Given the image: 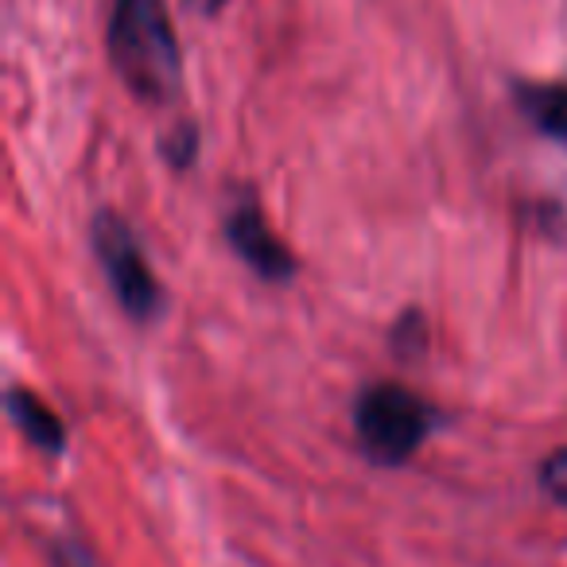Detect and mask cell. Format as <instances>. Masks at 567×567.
<instances>
[{"label": "cell", "mask_w": 567, "mask_h": 567, "mask_svg": "<svg viewBox=\"0 0 567 567\" xmlns=\"http://www.w3.org/2000/svg\"><path fill=\"white\" fill-rule=\"evenodd\" d=\"M540 486H544V494H548V497H556L559 505H567V447L544 458Z\"/></svg>", "instance_id": "7"}, {"label": "cell", "mask_w": 567, "mask_h": 567, "mask_svg": "<svg viewBox=\"0 0 567 567\" xmlns=\"http://www.w3.org/2000/svg\"><path fill=\"white\" fill-rule=\"evenodd\" d=\"M164 156L172 159L175 167H183V164H190V156H195V128L190 125H183V128H175V136H167L164 144Z\"/></svg>", "instance_id": "9"}, {"label": "cell", "mask_w": 567, "mask_h": 567, "mask_svg": "<svg viewBox=\"0 0 567 567\" xmlns=\"http://www.w3.org/2000/svg\"><path fill=\"white\" fill-rule=\"evenodd\" d=\"M435 416L416 393L401 385H370L354 404V427L362 451L381 466H401L427 440Z\"/></svg>", "instance_id": "2"}, {"label": "cell", "mask_w": 567, "mask_h": 567, "mask_svg": "<svg viewBox=\"0 0 567 567\" xmlns=\"http://www.w3.org/2000/svg\"><path fill=\"white\" fill-rule=\"evenodd\" d=\"M183 4H187L190 12H198V17H214V12H218L226 0H183Z\"/></svg>", "instance_id": "10"}, {"label": "cell", "mask_w": 567, "mask_h": 567, "mask_svg": "<svg viewBox=\"0 0 567 567\" xmlns=\"http://www.w3.org/2000/svg\"><path fill=\"white\" fill-rule=\"evenodd\" d=\"M517 105L548 141L567 148V86L564 82H520L517 86Z\"/></svg>", "instance_id": "6"}, {"label": "cell", "mask_w": 567, "mask_h": 567, "mask_svg": "<svg viewBox=\"0 0 567 567\" xmlns=\"http://www.w3.org/2000/svg\"><path fill=\"white\" fill-rule=\"evenodd\" d=\"M226 241L234 245V252L268 284H288L296 276V257L288 252V245L268 229L265 214L257 210L252 198H245L237 210H229L226 218Z\"/></svg>", "instance_id": "4"}, {"label": "cell", "mask_w": 567, "mask_h": 567, "mask_svg": "<svg viewBox=\"0 0 567 567\" xmlns=\"http://www.w3.org/2000/svg\"><path fill=\"white\" fill-rule=\"evenodd\" d=\"M393 342L401 354H420V347H424V319H420L416 311H409V316L396 323Z\"/></svg>", "instance_id": "8"}, {"label": "cell", "mask_w": 567, "mask_h": 567, "mask_svg": "<svg viewBox=\"0 0 567 567\" xmlns=\"http://www.w3.org/2000/svg\"><path fill=\"white\" fill-rule=\"evenodd\" d=\"M4 409H9V420L20 427V435H24L32 447L48 451V455H59V451L66 447L63 420H59L55 412H51L48 404H43L40 396L32 393V389L12 385L9 396H4Z\"/></svg>", "instance_id": "5"}, {"label": "cell", "mask_w": 567, "mask_h": 567, "mask_svg": "<svg viewBox=\"0 0 567 567\" xmlns=\"http://www.w3.org/2000/svg\"><path fill=\"white\" fill-rule=\"evenodd\" d=\"M90 237H94V252L102 260L105 276H110L113 292H117V303L136 319H152L159 308H164V296H159V284L152 276V268L144 265V252L136 245L133 229L117 218V214L102 210L90 226Z\"/></svg>", "instance_id": "3"}, {"label": "cell", "mask_w": 567, "mask_h": 567, "mask_svg": "<svg viewBox=\"0 0 567 567\" xmlns=\"http://www.w3.org/2000/svg\"><path fill=\"white\" fill-rule=\"evenodd\" d=\"M110 59L141 102L164 105L183 90V63L164 0H113Z\"/></svg>", "instance_id": "1"}]
</instances>
